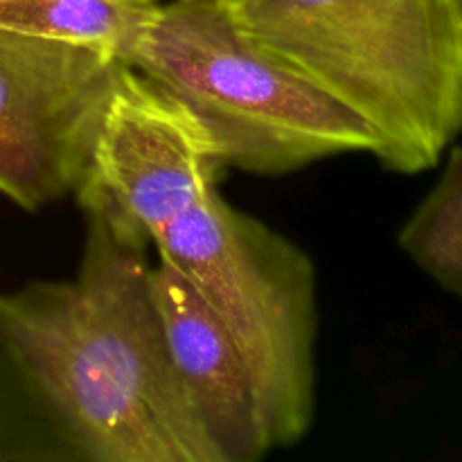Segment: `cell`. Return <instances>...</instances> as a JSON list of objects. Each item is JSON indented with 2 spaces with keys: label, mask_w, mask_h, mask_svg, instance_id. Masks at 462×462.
Here are the masks:
<instances>
[{
  "label": "cell",
  "mask_w": 462,
  "mask_h": 462,
  "mask_svg": "<svg viewBox=\"0 0 462 462\" xmlns=\"http://www.w3.org/2000/svg\"><path fill=\"white\" fill-rule=\"evenodd\" d=\"M251 39L365 122L370 156L422 174L462 134V0H221Z\"/></svg>",
  "instance_id": "7a4b0ae2"
},
{
  "label": "cell",
  "mask_w": 462,
  "mask_h": 462,
  "mask_svg": "<svg viewBox=\"0 0 462 462\" xmlns=\"http://www.w3.org/2000/svg\"><path fill=\"white\" fill-rule=\"evenodd\" d=\"M126 63L194 113L221 170L280 176L373 149L356 113L251 39L221 0L158 3Z\"/></svg>",
  "instance_id": "3957f363"
},
{
  "label": "cell",
  "mask_w": 462,
  "mask_h": 462,
  "mask_svg": "<svg viewBox=\"0 0 462 462\" xmlns=\"http://www.w3.org/2000/svg\"><path fill=\"white\" fill-rule=\"evenodd\" d=\"M219 171L194 113L126 63L75 197L122 237L153 246L176 217L217 188Z\"/></svg>",
  "instance_id": "8992f818"
},
{
  "label": "cell",
  "mask_w": 462,
  "mask_h": 462,
  "mask_svg": "<svg viewBox=\"0 0 462 462\" xmlns=\"http://www.w3.org/2000/svg\"><path fill=\"white\" fill-rule=\"evenodd\" d=\"M126 61L0 30V194L34 212L75 194Z\"/></svg>",
  "instance_id": "5b68a950"
},
{
  "label": "cell",
  "mask_w": 462,
  "mask_h": 462,
  "mask_svg": "<svg viewBox=\"0 0 462 462\" xmlns=\"http://www.w3.org/2000/svg\"><path fill=\"white\" fill-rule=\"evenodd\" d=\"M161 0H0V30L93 45L126 61Z\"/></svg>",
  "instance_id": "ba28073f"
},
{
  "label": "cell",
  "mask_w": 462,
  "mask_h": 462,
  "mask_svg": "<svg viewBox=\"0 0 462 462\" xmlns=\"http://www.w3.org/2000/svg\"><path fill=\"white\" fill-rule=\"evenodd\" d=\"M397 242L438 287L462 298V147L451 144L440 176L404 221Z\"/></svg>",
  "instance_id": "9c48e42d"
},
{
  "label": "cell",
  "mask_w": 462,
  "mask_h": 462,
  "mask_svg": "<svg viewBox=\"0 0 462 462\" xmlns=\"http://www.w3.org/2000/svg\"><path fill=\"white\" fill-rule=\"evenodd\" d=\"M152 293L170 361L219 462H255L273 451L251 370L212 307L180 271L158 260Z\"/></svg>",
  "instance_id": "52a82bcc"
},
{
  "label": "cell",
  "mask_w": 462,
  "mask_h": 462,
  "mask_svg": "<svg viewBox=\"0 0 462 462\" xmlns=\"http://www.w3.org/2000/svg\"><path fill=\"white\" fill-rule=\"evenodd\" d=\"M84 217L75 278L0 291V462H219L170 361L147 246Z\"/></svg>",
  "instance_id": "6da1fadb"
},
{
  "label": "cell",
  "mask_w": 462,
  "mask_h": 462,
  "mask_svg": "<svg viewBox=\"0 0 462 462\" xmlns=\"http://www.w3.org/2000/svg\"><path fill=\"white\" fill-rule=\"evenodd\" d=\"M237 343L273 449L307 436L316 409V269L300 246L217 188L153 242Z\"/></svg>",
  "instance_id": "277c9868"
}]
</instances>
